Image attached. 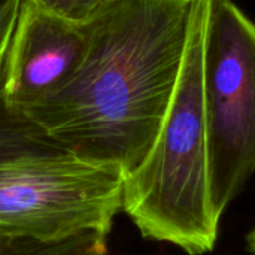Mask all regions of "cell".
I'll return each instance as SVG.
<instances>
[{
    "mask_svg": "<svg viewBox=\"0 0 255 255\" xmlns=\"http://www.w3.org/2000/svg\"><path fill=\"white\" fill-rule=\"evenodd\" d=\"M194 0H109L84 24L73 76L22 114L63 151L134 172L166 120Z\"/></svg>",
    "mask_w": 255,
    "mask_h": 255,
    "instance_id": "cell-1",
    "label": "cell"
},
{
    "mask_svg": "<svg viewBox=\"0 0 255 255\" xmlns=\"http://www.w3.org/2000/svg\"><path fill=\"white\" fill-rule=\"evenodd\" d=\"M206 15L208 0H194L181 73L161 131L123 187V211L140 235L188 255L214 250L221 218L211 197L203 103Z\"/></svg>",
    "mask_w": 255,
    "mask_h": 255,
    "instance_id": "cell-2",
    "label": "cell"
},
{
    "mask_svg": "<svg viewBox=\"0 0 255 255\" xmlns=\"http://www.w3.org/2000/svg\"><path fill=\"white\" fill-rule=\"evenodd\" d=\"M203 103L218 217L255 172V22L233 0H208Z\"/></svg>",
    "mask_w": 255,
    "mask_h": 255,
    "instance_id": "cell-3",
    "label": "cell"
},
{
    "mask_svg": "<svg viewBox=\"0 0 255 255\" xmlns=\"http://www.w3.org/2000/svg\"><path fill=\"white\" fill-rule=\"evenodd\" d=\"M124 173L63 149L0 164V230L60 238L109 233L123 211Z\"/></svg>",
    "mask_w": 255,
    "mask_h": 255,
    "instance_id": "cell-4",
    "label": "cell"
},
{
    "mask_svg": "<svg viewBox=\"0 0 255 255\" xmlns=\"http://www.w3.org/2000/svg\"><path fill=\"white\" fill-rule=\"evenodd\" d=\"M87 48L84 24L24 0L3 70L9 111H25L61 88L79 67Z\"/></svg>",
    "mask_w": 255,
    "mask_h": 255,
    "instance_id": "cell-5",
    "label": "cell"
},
{
    "mask_svg": "<svg viewBox=\"0 0 255 255\" xmlns=\"http://www.w3.org/2000/svg\"><path fill=\"white\" fill-rule=\"evenodd\" d=\"M106 236L97 230L60 238L0 230V255H108Z\"/></svg>",
    "mask_w": 255,
    "mask_h": 255,
    "instance_id": "cell-6",
    "label": "cell"
},
{
    "mask_svg": "<svg viewBox=\"0 0 255 255\" xmlns=\"http://www.w3.org/2000/svg\"><path fill=\"white\" fill-rule=\"evenodd\" d=\"M58 148L40 128L25 117L7 109L3 99V79L0 81V164Z\"/></svg>",
    "mask_w": 255,
    "mask_h": 255,
    "instance_id": "cell-7",
    "label": "cell"
},
{
    "mask_svg": "<svg viewBox=\"0 0 255 255\" xmlns=\"http://www.w3.org/2000/svg\"><path fill=\"white\" fill-rule=\"evenodd\" d=\"M36 6L60 15L69 21L85 24L109 0H28Z\"/></svg>",
    "mask_w": 255,
    "mask_h": 255,
    "instance_id": "cell-8",
    "label": "cell"
},
{
    "mask_svg": "<svg viewBox=\"0 0 255 255\" xmlns=\"http://www.w3.org/2000/svg\"><path fill=\"white\" fill-rule=\"evenodd\" d=\"M22 1L24 0H0V81L3 79L6 55L13 36V30L16 27Z\"/></svg>",
    "mask_w": 255,
    "mask_h": 255,
    "instance_id": "cell-9",
    "label": "cell"
},
{
    "mask_svg": "<svg viewBox=\"0 0 255 255\" xmlns=\"http://www.w3.org/2000/svg\"><path fill=\"white\" fill-rule=\"evenodd\" d=\"M247 245H248V250L251 251V254L255 255V229L247 236Z\"/></svg>",
    "mask_w": 255,
    "mask_h": 255,
    "instance_id": "cell-10",
    "label": "cell"
}]
</instances>
